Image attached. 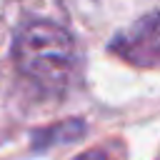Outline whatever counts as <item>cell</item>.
I'll return each instance as SVG.
<instances>
[{
  "label": "cell",
  "instance_id": "cell-3",
  "mask_svg": "<svg viewBox=\"0 0 160 160\" xmlns=\"http://www.w3.org/2000/svg\"><path fill=\"white\" fill-rule=\"evenodd\" d=\"M85 132V125L80 120H62V122H55L50 128H42L35 132L32 142L35 148L45 150V148H52V145H65V142H75L80 140Z\"/></svg>",
  "mask_w": 160,
  "mask_h": 160
},
{
  "label": "cell",
  "instance_id": "cell-2",
  "mask_svg": "<svg viewBox=\"0 0 160 160\" xmlns=\"http://www.w3.org/2000/svg\"><path fill=\"white\" fill-rule=\"evenodd\" d=\"M110 50L135 68H158L160 65V12H150L120 32Z\"/></svg>",
  "mask_w": 160,
  "mask_h": 160
},
{
  "label": "cell",
  "instance_id": "cell-4",
  "mask_svg": "<svg viewBox=\"0 0 160 160\" xmlns=\"http://www.w3.org/2000/svg\"><path fill=\"white\" fill-rule=\"evenodd\" d=\"M75 160H115V158H112V150L110 148H92V150L78 155Z\"/></svg>",
  "mask_w": 160,
  "mask_h": 160
},
{
  "label": "cell",
  "instance_id": "cell-1",
  "mask_svg": "<svg viewBox=\"0 0 160 160\" xmlns=\"http://www.w3.org/2000/svg\"><path fill=\"white\" fill-rule=\"evenodd\" d=\"M12 60L28 80L55 92L68 88L78 65L72 38L50 20H32L20 28L12 42Z\"/></svg>",
  "mask_w": 160,
  "mask_h": 160
}]
</instances>
